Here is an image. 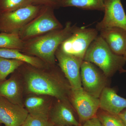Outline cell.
<instances>
[{"label": "cell", "instance_id": "obj_1", "mask_svg": "<svg viewBox=\"0 0 126 126\" xmlns=\"http://www.w3.org/2000/svg\"><path fill=\"white\" fill-rule=\"evenodd\" d=\"M17 70L27 94L50 96L72 106L70 100L72 88L56 64L38 68L25 63Z\"/></svg>", "mask_w": 126, "mask_h": 126}, {"label": "cell", "instance_id": "obj_2", "mask_svg": "<svg viewBox=\"0 0 126 126\" xmlns=\"http://www.w3.org/2000/svg\"><path fill=\"white\" fill-rule=\"evenodd\" d=\"M76 26L72 25L70 21H67L62 29L52 31L25 41L21 52L38 57L47 64H55L56 50L72 34Z\"/></svg>", "mask_w": 126, "mask_h": 126}, {"label": "cell", "instance_id": "obj_3", "mask_svg": "<svg viewBox=\"0 0 126 126\" xmlns=\"http://www.w3.org/2000/svg\"><path fill=\"white\" fill-rule=\"evenodd\" d=\"M83 60L98 67L107 78L120 72L126 63L123 56L115 54L111 50L99 35L89 47Z\"/></svg>", "mask_w": 126, "mask_h": 126}, {"label": "cell", "instance_id": "obj_4", "mask_svg": "<svg viewBox=\"0 0 126 126\" xmlns=\"http://www.w3.org/2000/svg\"><path fill=\"white\" fill-rule=\"evenodd\" d=\"M54 10L52 7L42 6L38 15L18 32L21 39L26 41L63 28L55 15Z\"/></svg>", "mask_w": 126, "mask_h": 126}, {"label": "cell", "instance_id": "obj_5", "mask_svg": "<svg viewBox=\"0 0 126 126\" xmlns=\"http://www.w3.org/2000/svg\"><path fill=\"white\" fill-rule=\"evenodd\" d=\"M96 29L76 26L72 34L59 47L68 54L83 59L88 48L98 34Z\"/></svg>", "mask_w": 126, "mask_h": 126}, {"label": "cell", "instance_id": "obj_6", "mask_svg": "<svg viewBox=\"0 0 126 126\" xmlns=\"http://www.w3.org/2000/svg\"><path fill=\"white\" fill-rule=\"evenodd\" d=\"M41 6L32 4L0 14V32L16 33L38 14Z\"/></svg>", "mask_w": 126, "mask_h": 126}, {"label": "cell", "instance_id": "obj_7", "mask_svg": "<svg viewBox=\"0 0 126 126\" xmlns=\"http://www.w3.org/2000/svg\"><path fill=\"white\" fill-rule=\"evenodd\" d=\"M107 77L92 63L83 60L81 67V78L84 90L99 98L107 85Z\"/></svg>", "mask_w": 126, "mask_h": 126}, {"label": "cell", "instance_id": "obj_8", "mask_svg": "<svg viewBox=\"0 0 126 126\" xmlns=\"http://www.w3.org/2000/svg\"><path fill=\"white\" fill-rule=\"evenodd\" d=\"M70 102L82 122L96 116L99 109V98L95 97L85 92L83 88L72 89Z\"/></svg>", "mask_w": 126, "mask_h": 126}, {"label": "cell", "instance_id": "obj_9", "mask_svg": "<svg viewBox=\"0 0 126 126\" xmlns=\"http://www.w3.org/2000/svg\"><path fill=\"white\" fill-rule=\"evenodd\" d=\"M55 56L58 62V66L70 84L72 89L76 90L82 87L81 67L83 60L66 53L59 48L56 50Z\"/></svg>", "mask_w": 126, "mask_h": 126}, {"label": "cell", "instance_id": "obj_10", "mask_svg": "<svg viewBox=\"0 0 126 126\" xmlns=\"http://www.w3.org/2000/svg\"><path fill=\"white\" fill-rule=\"evenodd\" d=\"M104 16L96 25L98 31L112 27L126 30V15L121 0H104Z\"/></svg>", "mask_w": 126, "mask_h": 126}, {"label": "cell", "instance_id": "obj_11", "mask_svg": "<svg viewBox=\"0 0 126 126\" xmlns=\"http://www.w3.org/2000/svg\"><path fill=\"white\" fill-rule=\"evenodd\" d=\"M29 114L24 107L0 97V124L5 126H21Z\"/></svg>", "mask_w": 126, "mask_h": 126}, {"label": "cell", "instance_id": "obj_12", "mask_svg": "<svg viewBox=\"0 0 126 126\" xmlns=\"http://www.w3.org/2000/svg\"><path fill=\"white\" fill-rule=\"evenodd\" d=\"M21 78V76L17 69L10 78L0 82V97L24 107V88L23 79Z\"/></svg>", "mask_w": 126, "mask_h": 126}, {"label": "cell", "instance_id": "obj_13", "mask_svg": "<svg viewBox=\"0 0 126 126\" xmlns=\"http://www.w3.org/2000/svg\"><path fill=\"white\" fill-rule=\"evenodd\" d=\"M56 100L53 103L49 115L50 120L54 126H80L75 117L73 107L64 102Z\"/></svg>", "mask_w": 126, "mask_h": 126}, {"label": "cell", "instance_id": "obj_14", "mask_svg": "<svg viewBox=\"0 0 126 126\" xmlns=\"http://www.w3.org/2000/svg\"><path fill=\"white\" fill-rule=\"evenodd\" d=\"M99 35L115 54L123 56L126 50V30L112 27L101 30Z\"/></svg>", "mask_w": 126, "mask_h": 126}, {"label": "cell", "instance_id": "obj_15", "mask_svg": "<svg viewBox=\"0 0 126 126\" xmlns=\"http://www.w3.org/2000/svg\"><path fill=\"white\" fill-rule=\"evenodd\" d=\"M99 99V109L111 114L118 115L126 109V98L119 96L112 88H104Z\"/></svg>", "mask_w": 126, "mask_h": 126}, {"label": "cell", "instance_id": "obj_16", "mask_svg": "<svg viewBox=\"0 0 126 126\" xmlns=\"http://www.w3.org/2000/svg\"><path fill=\"white\" fill-rule=\"evenodd\" d=\"M29 94L24 100V106L29 114L49 117L54 98L42 94Z\"/></svg>", "mask_w": 126, "mask_h": 126}, {"label": "cell", "instance_id": "obj_17", "mask_svg": "<svg viewBox=\"0 0 126 126\" xmlns=\"http://www.w3.org/2000/svg\"><path fill=\"white\" fill-rule=\"evenodd\" d=\"M0 57L16 60L36 67H44L48 64L38 57L26 54L17 49H0Z\"/></svg>", "mask_w": 126, "mask_h": 126}, {"label": "cell", "instance_id": "obj_18", "mask_svg": "<svg viewBox=\"0 0 126 126\" xmlns=\"http://www.w3.org/2000/svg\"><path fill=\"white\" fill-rule=\"evenodd\" d=\"M59 7H75L83 10L104 11V0H60Z\"/></svg>", "mask_w": 126, "mask_h": 126}, {"label": "cell", "instance_id": "obj_19", "mask_svg": "<svg viewBox=\"0 0 126 126\" xmlns=\"http://www.w3.org/2000/svg\"><path fill=\"white\" fill-rule=\"evenodd\" d=\"M24 41L18 33L0 32V49H10L22 51Z\"/></svg>", "mask_w": 126, "mask_h": 126}, {"label": "cell", "instance_id": "obj_20", "mask_svg": "<svg viewBox=\"0 0 126 126\" xmlns=\"http://www.w3.org/2000/svg\"><path fill=\"white\" fill-rule=\"evenodd\" d=\"M24 63L16 60L0 57V82L6 80L9 75L14 73Z\"/></svg>", "mask_w": 126, "mask_h": 126}, {"label": "cell", "instance_id": "obj_21", "mask_svg": "<svg viewBox=\"0 0 126 126\" xmlns=\"http://www.w3.org/2000/svg\"><path fill=\"white\" fill-rule=\"evenodd\" d=\"M34 4L32 0H0V14Z\"/></svg>", "mask_w": 126, "mask_h": 126}, {"label": "cell", "instance_id": "obj_22", "mask_svg": "<svg viewBox=\"0 0 126 126\" xmlns=\"http://www.w3.org/2000/svg\"><path fill=\"white\" fill-rule=\"evenodd\" d=\"M102 110L97 113V116L103 126H125L118 115Z\"/></svg>", "mask_w": 126, "mask_h": 126}, {"label": "cell", "instance_id": "obj_23", "mask_svg": "<svg viewBox=\"0 0 126 126\" xmlns=\"http://www.w3.org/2000/svg\"><path fill=\"white\" fill-rule=\"evenodd\" d=\"M49 118L29 114L21 126H54Z\"/></svg>", "mask_w": 126, "mask_h": 126}, {"label": "cell", "instance_id": "obj_24", "mask_svg": "<svg viewBox=\"0 0 126 126\" xmlns=\"http://www.w3.org/2000/svg\"><path fill=\"white\" fill-rule=\"evenodd\" d=\"M34 4L52 7L54 9L59 8L60 0H32Z\"/></svg>", "mask_w": 126, "mask_h": 126}, {"label": "cell", "instance_id": "obj_25", "mask_svg": "<svg viewBox=\"0 0 126 126\" xmlns=\"http://www.w3.org/2000/svg\"><path fill=\"white\" fill-rule=\"evenodd\" d=\"M89 120L91 126H103L97 116Z\"/></svg>", "mask_w": 126, "mask_h": 126}, {"label": "cell", "instance_id": "obj_26", "mask_svg": "<svg viewBox=\"0 0 126 126\" xmlns=\"http://www.w3.org/2000/svg\"><path fill=\"white\" fill-rule=\"evenodd\" d=\"M118 116L125 126H126V109L123 110L118 115Z\"/></svg>", "mask_w": 126, "mask_h": 126}, {"label": "cell", "instance_id": "obj_27", "mask_svg": "<svg viewBox=\"0 0 126 126\" xmlns=\"http://www.w3.org/2000/svg\"><path fill=\"white\" fill-rule=\"evenodd\" d=\"M82 126H91L89 120H88V121L84 122V123Z\"/></svg>", "mask_w": 126, "mask_h": 126}, {"label": "cell", "instance_id": "obj_28", "mask_svg": "<svg viewBox=\"0 0 126 126\" xmlns=\"http://www.w3.org/2000/svg\"><path fill=\"white\" fill-rule=\"evenodd\" d=\"M123 57H124V59H125V61L126 62V50L125 53H124V54L123 55Z\"/></svg>", "mask_w": 126, "mask_h": 126}, {"label": "cell", "instance_id": "obj_29", "mask_svg": "<svg viewBox=\"0 0 126 126\" xmlns=\"http://www.w3.org/2000/svg\"><path fill=\"white\" fill-rule=\"evenodd\" d=\"M119 72L121 73H126V70H124V69H123L122 70H121Z\"/></svg>", "mask_w": 126, "mask_h": 126}, {"label": "cell", "instance_id": "obj_30", "mask_svg": "<svg viewBox=\"0 0 126 126\" xmlns=\"http://www.w3.org/2000/svg\"><path fill=\"white\" fill-rule=\"evenodd\" d=\"M70 126V125H64V126Z\"/></svg>", "mask_w": 126, "mask_h": 126}]
</instances>
